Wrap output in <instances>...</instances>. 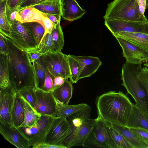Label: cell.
Returning <instances> with one entry per match:
<instances>
[{
	"mask_svg": "<svg viewBox=\"0 0 148 148\" xmlns=\"http://www.w3.org/2000/svg\"><path fill=\"white\" fill-rule=\"evenodd\" d=\"M8 54L9 79L11 85L17 92L25 87H35L34 67L27 51L5 36Z\"/></svg>",
	"mask_w": 148,
	"mask_h": 148,
	"instance_id": "1",
	"label": "cell"
},
{
	"mask_svg": "<svg viewBox=\"0 0 148 148\" xmlns=\"http://www.w3.org/2000/svg\"><path fill=\"white\" fill-rule=\"evenodd\" d=\"M133 104L121 91L104 93L96 101L98 116L107 122L122 127L127 126Z\"/></svg>",
	"mask_w": 148,
	"mask_h": 148,
	"instance_id": "2",
	"label": "cell"
},
{
	"mask_svg": "<svg viewBox=\"0 0 148 148\" xmlns=\"http://www.w3.org/2000/svg\"><path fill=\"white\" fill-rule=\"evenodd\" d=\"M141 64L126 62L123 65L122 85L132 97L136 106L148 116V97L146 90L138 77L143 69Z\"/></svg>",
	"mask_w": 148,
	"mask_h": 148,
	"instance_id": "3",
	"label": "cell"
},
{
	"mask_svg": "<svg viewBox=\"0 0 148 148\" xmlns=\"http://www.w3.org/2000/svg\"><path fill=\"white\" fill-rule=\"evenodd\" d=\"M103 18L144 23L140 17L137 0H114L108 4Z\"/></svg>",
	"mask_w": 148,
	"mask_h": 148,
	"instance_id": "4",
	"label": "cell"
},
{
	"mask_svg": "<svg viewBox=\"0 0 148 148\" xmlns=\"http://www.w3.org/2000/svg\"><path fill=\"white\" fill-rule=\"evenodd\" d=\"M83 147L117 148L110 138L106 122L99 116L95 119L93 127Z\"/></svg>",
	"mask_w": 148,
	"mask_h": 148,
	"instance_id": "5",
	"label": "cell"
},
{
	"mask_svg": "<svg viewBox=\"0 0 148 148\" xmlns=\"http://www.w3.org/2000/svg\"><path fill=\"white\" fill-rule=\"evenodd\" d=\"M44 61L50 73L54 77L70 78V72L67 55L62 52H49L42 54Z\"/></svg>",
	"mask_w": 148,
	"mask_h": 148,
	"instance_id": "6",
	"label": "cell"
},
{
	"mask_svg": "<svg viewBox=\"0 0 148 148\" xmlns=\"http://www.w3.org/2000/svg\"><path fill=\"white\" fill-rule=\"evenodd\" d=\"M9 38L27 51L36 49L38 45L32 33L22 23L16 20L11 25Z\"/></svg>",
	"mask_w": 148,
	"mask_h": 148,
	"instance_id": "7",
	"label": "cell"
},
{
	"mask_svg": "<svg viewBox=\"0 0 148 148\" xmlns=\"http://www.w3.org/2000/svg\"><path fill=\"white\" fill-rule=\"evenodd\" d=\"M71 132L67 118L55 117L43 142L53 145H63V143Z\"/></svg>",
	"mask_w": 148,
	"mask_h": 148,
	"instance_id": "8",
	"label": "cell"
},
{
	"mask_svg": "<svg viewBox=\"0 0 148 148\" xmlns=\"http://www.w3.org/2000/svg\"><path fill=\"white\" fill-rule=\"evenodd\" d=\"M51 116L41 115L36 125L31 127H18L29 140L31 146L43 142L55 118Z\"/></svg>",
	"mask_w": 148,
	"mask_h": 148,
	"instance_id": "9",
	"label": "cell"
},
{
	"mask_svg": "<svg viewBox=\"0 0 148 148\" xmlns=\"http://www.w3.org/2000/svg\"><path fill=\"white\" fill-rule=\"evenodd\" d=\"M36 103L34 110L41 115L56 117L57 101L53 91L46 92L35 88Z\"/></svg>",
	"mask_w": 148,
	"mask_h": 148,
	"instance_id": "10",
	"label": "cell"
},
{
	"mask_svg": "<svg viewBox=\"0 0 148 148\" xmlns=\"http://www.w3.org/2000/svg\"><path fill=\"white\" fill-rule=\"evenodd\" d=\"M16 92L11 85L0 88V123L11 125V113Z\"/></svg>",
	"mask_w": 148,
	"mask_h": 148,
	"instance_id": "11",
	"label": "cell"
},
{
	"mask_svg": "<svg viewBox=\"0 0 148 148\" xmlns=\"http://www.w3.org/2000/svg\"><path fill=\"white\" fill-rule=\"evenodd\" d=\"M123 51L126 62L140 64L148 59V51L123 38L115 37Z\"/></svg>",
	"mask_w": 148,
	"mask_h": 148,
	"instance_id": "12",
	"label": "cell"
},
{
	"mask_svg": "<svg viewBox=\"0 0 148 148\" xmlns=\"http://www.w3.org/2000/svg\"><path fill=\"white\" fill-rule=\"evenodd\" d=\"M0 133L5 140L17 148H29L31 146L21 131L14 125L0 123Z\"/></svg>",
	"mask_w": 148,
	"mask_h": 148,
	"instance_id": "13",
	"label": "cell"
},
{
	"mask_svg": "<svg viewBox=\"0 0 148 148\" xmlns=\"http://www.w3.org/2000/svg\"><path fill=\"white\" fill-rule=\"evenodd\" d=\"M145 23L117 20H105L104 24L114 35L122 32H139L145 33Z\"/></svg>",
	"mask_w": 148,
	"mask_h": 148,
	"instance_id": "14",
	"label": "cell"
},
{
	"mask_svg": "<svg viewBox=\"0 0 148 148\" xmlns=\"http://www.w3.org/2000/svg\"><path fill=\"white\" fill-rule=\"evenodd\" d=\"M91 110V107L88 105L83 110L70 115L67 118L70 125L71 132L63 143V145L66 147L75 136L84 124L90 119Z\"/></svg>",
	"mask_w": 148,
	"mask_h": 148,
	"instance_id": "15",
	"label": "cell"
},
{
	"mask_svg": "<svg viewBox=\"0 0 148 148\" xmlns=\"http://www.w3.org/2000/svg\"><path fill=\"white\" fill-rule=\"evenodd\" d=\"M72 56L79 62L80 64L79 80L90 77L97 71L102 64V62L97 57L90 56Z\"/></svg>",
	"mask_w": 148,
	"mask_h": 148,
	"instance_id": "16",
	"label": "cell"
},
{
	"mask_svg": "<svg viewBox=\"0 0 148 148\" xmlns=\"http://www.w3.org/2000/svg\"><path fill=\"white\" fill-rule=\"evenodd\" d=\"M62 17L65 20L73 21L82 17L86 13L76 0H61Z\"/></svg>",
	"mask_w": 148,
	"mask_h": 148,
	"instance_id": "17",
	"label": "cell"
},
{
	"mask_svg": "<svg viewBox=\"0 0 148 148\" xmlns=\"http://www.w3.org/2000/svg\"><path fill=\"white\" fill-rule=\"evenodd\" d=\"M25 105L22 96L17 92L11 113V125L18 128L24 119Z\"/></svg>",
	"mask_w": 148,
	"mask_h": 148,
	"instance_id": "18",
	"label": "cell"
},
{
	"mask_svg": "<svg viewBox=\"0 0 148 148\" xmlns=\"http://www.w3.org/2000/svg\"><path fill=\"white\" fill-rule=\"evenodd\" d=\"M44 15L45 14L36 9L33 6H31L19 10L16 16V19L22 23L38 22L44 27L42 21Z\"/></svg>",
	"mask_w": 148,
	"mask_h": 148,
	"instance_id": "19",
	"label": "cell"
},
{
	"mask_svg": "<svg viewBox=\"0 0 148 148\" xmlns=\"http://www.w3.org/2000/svg\"><path fill=\"white\" fill-rule=\"evenodd\" d=\"M130 42L148 51V35L139 32H122L114 35Z\"/></svg>",
	"mask_w": 148,
	"mask_h": 148,
	"instance_id": "20",
	"label": "cell"
},
{
	"mask_svg": "<svg viewBox=\"0 0 148 148\" xmlns=\"http://www.w3.org/2000/svg\"><path fill=\"white\" fill-rule=\"evenodd\" d=\"M95 119H90L87 121L71 141L66 145L67 148L74 146H84L86 139L93 125Z\"/></svg>",
	"mask_w": 148,
	"mask_h": 148,
	"instance_id": "21",
	"label": "cell"
},
{
	"mask_svg": "<svg viewBox=\"0 0 148 148\" xmlns=\"http://www.w3.org/2000/svg\"><path fill=\"white\" fill-rule=\"evenodd\" d=\"M72 83L66 79L64 83L53 91L56 101L64 105L68 104L72 97L73 91Z\"/></svg>",
	"mask_w": 148,
	"mask_h": 148,
	"instance_id": "22",
	"label": "cell"
},
{
	"mask_svg": "<svg viewBox=\"0 0 148 148\" xmlns=\"http://www.w3.org/2000/svg\"><path fill=\"white\" fill-rule=\"evenodd\" d=\"M126 127L129 128H142L148 130L147 116L135 104H133Z\"/></svg>",
	"mask_w": 148,
	"mask_h": 148,
	"instance_id": "23",
	"label": "cell"
},
{
	"mask_svg": "<svg viewBox=\"0 0 148 148\" xmlns=\"http://www.w3.org/2000/svg\"><path fill=\"white\" fill-rule=\"evenodd\" d=\"M32 64L34 73L35 88L43 90L47 69L42 55Z\"/></svg>",
	"mask_w": 148,
	"mask_h": 148,
	"instance_id": "24",
	"label": "cell"
},
{
	"mask_svg": "<svg viewBox=\"0 0 148 148\" xmlns=\"http://www.w3.org/2000/svg\"><path fill=\"white\" fill-rule=\"evenodd\" d=\"M112 125L132 145L133 148H148V146L142 141L129 127Z\"/></svg>",
	"mask_w": 148,
	"mask_h": 148,
	"instance_id": "25",
	"label": "cell"
},
{
	"mask_svg": "<svg viewBox=\"0 0 148 148\" xmlns=\"http://www.w3.org/2000/svg\"><path fill=\"white\" fill-rule=\"evenodd\" d=\"M22 97L25 105L24 119L23 123L19 127H31L35 126L36 125L41 115L35 110L30 104Z\"/></svg>",
	"mask_w": 148,
	"mask_h": 148,
	"instance_id": "26",
	"label": "cell"
},
{
	"mask_svg": "<svg viewBox=\"0 0 148 148\" xmlns=\"http://www.w3.org/2000/svg\"><path fill=\"white\" fill-rule=\"evenodd\" d=\"M88 106L85 103L73 105H64L57 102L56 117L67 118L70 115L83 110Z\"/></svg>",
	"mask_w": 148,
	"mask_h": 148,
	"instance_id": "27",
	"label": "cell"
},
{
	"mask_svg": "<svg viewBox=\"0 0 148 148\" xmlns=\"http://www.w3.org/2000/svg\"><path fill=\"white\" fill-rule=\"evenodd\" d=\"M33 6L44 14H56L62 16L61 2L45 1Z\"/></svg>",
	"mask_w": 148,
	"mask_h": 148,
	"instance_id": "28",
	"label": "cell"
},
{
	"mask_svg": "<svg viewBox=\"0 0 148 148\" xmlns=\"http://www.w3.org/2000/svg\"><path fill=\"white\" fill-rule=\"evenodd\" d=\"M10 85L8 56L0 53V88Z\"/></svg>",
	"mask_w": 148,
	"mask_h": 148,
	"instance_id": "29",
	"label": "cell"
},
{
	"mask_svg": "<svg viewBox=\"0 0 148 148\" xmlns=\"http://www.w3.org/2000/svg\"><path fill=\"white\" fill-rule=\"evenodd\" d=\"M106 122L110 138L117 148H133L132 145L113 127L111 123Z\"/></svg>",
	"mask_w": 148,
	"mask_h": 148,
	"instance_id": "30",
	"label": "cell"
},
{
	"mask_svg": "<svg viewBox=\"0 0 148 148\" xmlns=\"http://www.w3.org/2000/svg\"><path fill=\"white\" fill-rule=\"evenodd\" d=\"M52 45L51 52H62L64 45V35L59 22L51 32Z\"/></svg>",
	"mask_w": 148,
	"mask_h": 148,
	"instance_id": "31",
	"label": "cell"
},
{
	"mask_svg": "<svg viewBox=\"0 0 148 148\" xmlns=\"http://www.w3.org/2000/svg\"><path fill=\"white\" fill-rule=\"evenodd\" d=\"M32 34L38 45L45 33V28L40 23L36 22L22 23Z\"/></svg>",
	"mask_w": 148,
	"mask_h": 148,
	"instance_id": "32",
	"label": "cell"
},
{
	"mask_svg": "<svg viewBox=\"0 0 148 148\" xmlns=\"http://www.w3.org/2000/svg\"><path fill=\"white\" fill-rule=\"evenodd\" d=\"M70 72V81L72 83H76L79 80V75L80 66L79 62L72 55H67Z\"/></svg>",
	"mask_w": 148,
	"mask_h": 148,
	"instance_id": "33",
	"label": "cell"
},
{
	"mask_svg": "<svg viewBox=\"0 0 148 148\" xmlns=\"http://www.w3.org/2000/svg\"><path fill=\"white\" fill-rule=\"evenodd\" d=\"M52 45L51 33L45 34L35 50L42 54L51 52Z\"/></svg>",
	"mask_w": 148,
	"mask_h": 148,
	"instance_id": "34",
	"label": "cell"
},
{
	"mask_svg": "<svg viewBox=\"0 0 148 148\" xmlns=\"http://www.w3.org/2000/svg\"><path fill=\"white\" fill-rule=\"evenodd\" d=\"M35 89V87L29 86L17 91L30 104L34 110L36 103Z\"/></svg>",
	"mask_w": 148,
	"mask_h": 148,
	"instance_id": "35",
	"label": "cell"
},
{
	"mask_svg": "<svg viewBox=\"0 0 148 148\" xmlns=\"http://www.w3.org/2000/svg\"><path fill=\"white\" fill-rule=\"evenodd\" d=\"M11 28V25L7 19L6 14L0 16V33L5 36L9 38Z\"/></svg>",
	"mask_w": 148,
	"mask_h": 148,
	"instance_id": "36",
	"label": "cell"
},
{
	"mask_svg": "<svg viewBox=\"0 0 148 148\" xmlns=\"http://www.w3.org/2000/svg\"><path fill=\"white\" fill-rule=\"evenodd\" d=\"M143 143L148 146V130L142 128H129Z\"/></svg>",
	"mask_w": 148,
	"mask_h": 148,
	"instance_id": "37",
	"label": "cell"
},
{
	"mask_svg": "<svg viewBox=\"0 0 148 148\" xmlns=\"http://www.w3.org/2000/svg\"><path fill=\"white\" fill-rule=\"evenodd\" d=\"M54 77L50 73L47 69L45 79L43 90L46 92L53 91Z\"/></svg>",
	"mask_w": 148,
	"mask_h": 148,
	"instance_id": "38",
	"label": "cell"
},
{
	"mask_svg": "<svg viewBox=\"0 0 148 148\" xmlns=\"http://www.w3.org/2000/svg\"><path fill=\"white\" fill-rule=\"evenodd\" d=\"M138 77L145 88L148 97V69L146 67L143 68L138 74Z\"/></svg>",
	"mask_w": 148,
	"mask_h": 148,
	"instance_id": "39",
	"label": "cell"
},
{
	"mask_svg": "<svg viewBox=\"0 0 148 148\" xmlns=\"http://www.w3.org/2000/svg\"><path fill=\"white\" fill-rule=\"evenodd\" d=\"M19 10L18 8L11 9L6 7V14L7 19L11 25L16 20V16Z\"/></svg>",
	"mask_w": 148,
	"mask_h": 148,
	"instance_id": "40",
	"label": "cell"
},
{
	"mask_svg": "<svg viewBox=\"0 0 148 148\" xmlns=\"http://www.w3.org/2000/svg\"><path fill=\"white\" fill-rule=\"evenodd\" d=\"M139 8V15L140 18L144 23L148 21V20L145 15V11L146 9V0H137Z\"/></svg>",
	"mask_w": 148,
	"mask_h": 148,
	"instance_id": "41",
	"label": "cell"
},
{
	"mask_svg": "<svg viewBox=\"0 0 148 148\" xmlns=\"http://www.w3.org/2000/svg\"><path fill=\"white\" fill-rule=\"evenodd\" d=\"M42 21L45 30V34L47 33H51L57 25L47 18L45 14L42 18Z\"/></svg>",
	"mask_w": 148,
	"mask_h": 148,
	"instance_id": "42",
	"label": "cell"
},
{
	"mask_svg": "<svg viewBox=\"0 0 148 148\" xmlns=\"http://www.w3.org/2000/svg\"><path fill=\"white\" fill-rule=\"evenodd\" d=\"M0 53L7 55L8 54V50L7 42L5 36L0 33Z\"/></svg>",
	"mask_w": 148,
	"mask_h": 148,
	"instance_id": "43",
	"label": "cell"
},
{
	"mask_svg": "<svg viewBox=\"0 0 148 148\" xmlns=\"http://www.w3.org/2000/svg\"><path fill=\"white\" fill-rule=\"evenodd\" d=\"M45 1L46 0H26L21 4L18 8L20 10L28 7L33 6Z\"/></svg>",
	"mask_w": 148,
	"mask_h": 148,
	"instance_id": "44",
	"label": "cell"
},
{
	"mask_svg": "<svg viewBox=\"0 0 148 148\" xmlns=\"http://www.w3.org/2000/svg\"><path fill=\"white\" fill-rule=\"evenodd\" d=\"M34 148H66L64 145H55L44 142L36 144L32 146Z\"/></svg>",
	"mask_w": 148,
	"mask_h": 148,
	"instance_id": "45",
	"label": "cell"
},
{
	"mask_svg": "<svg viewBox=\"0 0 148 148\" xmlns=\"http://www.w3.org/2000/svg\"><path fill=\"white\" fill-rule=\"evenodd\" d=\"M27 52L32 63L42 55V54L35 50H30Z\"/></svg>",
	"mask_w": 148,
	"mask_h": 148,
	"instance_id": "46",
	"label": "cell"
},
{
	"mask_svg": "<svg viewBox=\"0 0 148 148\" xmlns=\"http://www.w3.org/2000/svg\"><path fill=\"white\" fill-rule=\"evenodd\" d=\"M66 79H65L61 76L55 77L54 79V84L53 91L63 84L65 82Z\"/></svg>",
	"mask_w": 148,
	"mask_h": 148,
	"instance_id": "47",
	"label": "cell"
},
{
	"mask_svg": "<svg viewBox=\"0 0 148 148\" xmlns=\"http://www.w3.org/2000/svg\"><path fill=\"white\" fill-rule=\"evenodd\" d=\"M45 14L46 16L56 25L60 22L61 16L53 14Z\"/></svg>",
	"mask_w": 148,
	"mask_h": 148,
	"instance_id": "48",
	"label": "cell"
},
{
	"mask_svg": "<svg viewBox=\"0 0 148 148\" xmlns=\"http://www.w3.org/2000/svg\"><path fill=\"white\" fill-rule=\"evenodd\" d=\"M21 1V0H7L6 7L11 9L18 8Z\"/></svg>",
	"mask_w": 148,
	"mask_h": 148,
	"instance_id": "49",
	"label": "cell"
},
{
	"mask_svg": "<svg viewBox=\"0 0 148 148\" xmlns=\"http://www.w3.org/2000/svg\"><path fill=\"white\" fill-rule=\"evenodd\" d=\"M0 16L6 14L7 0H0Z\"/></svg>",
	"mask_w": 148,
	"mask_h": 148,
	"instance_id": "50",
	"label": "cell"
},
{
	"mask_svg": "<svg viewBox=\"0 0 148 148\" xmlns=\"http://www.w3.org/2000/svg\"><path fill=\"white\" fill-rule=\"evenodd\" d=\"M144 26L145 34L148 35V21L144 23Z\"/></svg>",
	"mask_w": 148,
	"mask_h": 148,
	"instance_id": "51",
	"label": "cell"
},
{
	"mask_svg": "<svg viewBox=\"0 0 148 148\" xmlns=\"http://www.w3.org/2000/svg\"><path fill=\"white\" fill-rule=\"evenodd\" d=\"M143 64L146 67H148V59L143 62Z\"/></svg>",
	"mask_w": 148,
	"mask_h": 148,
	"instance_id": "52",
	"label": "cell"
},
{
	"mask_svg": "<svg viewBox=\"0 0 148 148\" xmlns=\"http://www.w3.org/2000/svg\"><path fill=\"white\" fill-rule=\"evenodd\" d=\"M61 0H46L45 1H55L61 2Z\"/></svg>",
	"mask_w": 148,
	"mask_h": 148,
	"instance_id": "53",
	"label": "cell"
},
{
	"mask_svg": "<svg viewBox=\"0 0 148 148\" xmlns=\"http://www.w3.org/2000/svg\"><path fill=\"white\" fill-rule=\"evenodd\" d=\"M146 9L148 8V0H146Z\"/></svg>",
	"mask_w": 148,
	"mask_h": 148,
	"instance_id": "54",
	"label": "cell"
},
{
	"mask_svg": "<svg viewBox=\"0 0 148 148\" xmlns=\"http://www.w3.org/2000/svg\"><path fill=\"white\" fill-rule=\"evenodd\" d=\"M26 0H21V2H20V3L19 5L21 4L24 1H25ZM18 5V6H19Z\"/></svg>",
	"mask_w": 148,
	"mask_h": 148,
	"instance_id": "55",
	"label": "cell"
},
{
	"mask_svg": "<svg viewBox=\"0 0 148 148\" xmlns=\"http://www.w3.org/2000/svg\"><path fill=\"white\" fill-rule=\"evenodd\" d=\"M147 116V119H148V116Z\"/></svg>",
	"mask_w": 148,
	"mask_h": 148,
	"instance_id": "56",
	"label": "cell"
}]
</instances>
